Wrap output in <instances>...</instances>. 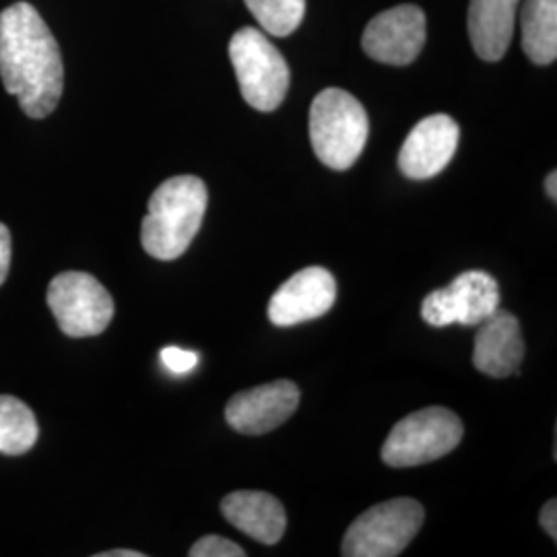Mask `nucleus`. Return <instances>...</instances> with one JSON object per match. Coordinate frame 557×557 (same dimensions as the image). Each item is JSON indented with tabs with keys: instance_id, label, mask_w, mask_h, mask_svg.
<instances>
[{
	"instance_id": "obj_1",
	"label": "nucleus",
	"mask_w": 557,
	"mask_h": 557,
	"mask_svg": "<svg viewBox=\"0 0 557 557\" xmlns=\"http://www.w3.org/2000/svg\"><path fill=\"white\" fill-rule=\"evenodd\" d=\"M0 79L29 119L50 116L64 89L59 41L29 2L0 13Z\"/></svg>"
},
{
	"instance_id": "obj_2",
	"label": "nucleus",
	"mask_w": 557,
	"mask_h": 557,
	"mask_svg": "<svg viewBox=\"0 0 557 557\" xmlns=\"http://www.w3.org/2000/svg\"><path fill=\"white\" fill-rule=\"evenodd\" d=\"M207 186L197 176L165 180L149 199L140 225V242L149 257L176 260L188 250L207 211Z\"/></svg>"
},
{
	"instance_id": "obj_3",
	"label": "nucleus",
	"mask_w": 557,
	"mask_h": 557,
	"mask_svg": "<svg viewBox=\"0 0 557 557\" xmlns=\"http://www.w3.org/2000/svg\"><path fill=\"white\" fill-rule=\"evenodd\" d=\"M370 135V120L351 94L331 87L320 91L310 108V140L326 168L345 172L359 156Z\"/></svg>"
},
{
	"instance_id": "obj_4",
	"label": "nucleus",
	"mask_w": 557,
	"mask_h": 557,
	"mask_svg": "<svg viewBox=\"0 0 557 557\" xmlns=\"http://www.w3.org/2000/svg\"><path fill=\"white\" fill-rule=\"evenodd\" d=\"M230 59L246 103L259 112L277 110L289 89V66L269 38L242 27L230 41Z\"/></svg>"
},
{
	"instance_id": "obj_5",
	"label": "nucleus",
	"mask_w": 557,
	"mask_h": 557,
	"mask_svg": "<svg viewBox=\"0 0 557 557\" xmlns=\"http://www.w3.org/2000/svg\"><path fill=\"white\" fill-rule=\"evenodd\" d=\"M465 434L457 413L428 407L400 419L382 446V460L393 469L419 467L450 455Z\"/></svg>"
},
{
	"instance_id": "obj_6",
	"label": "nucleus",
	"mask_w": 557,
	"mask_h": 557,
	"mask_svg": "<svg viewBox=\"0 0 557 557\" xmlns=\"http://www.w3.org/2000/svg\"><path fill=\"white\" fill-rule=\"evenodd\" d=\"M418 499L395 498L376 504L351 522L343 539L345 557H397L418 537L423 524Z\"/></svg>"
},
{
	"instance_id": "obj_7",
	"label": "nucleus",
	"mask_w": 557,
	"mask_h": 557,
	"mask_svg": "<svg viewBox=\"0 0 557 557\" xmlns=\"http://www.w3.org/2000/svg\"><path fill=\"white\" fill-rule=\"evenodd\" d=\"M46 299L66 337H96L114 319V299L89 273H60L50 281Z\"/></svg>"
},
{
	"instance_id": "obj_8",
	"label": "nucleus",
	"mask_w": 557,
	"mask_h": 557,
	"mask_svg": "<svg viewBox=\"0 0 557 557\" xmlns=\"http://www.w3.org/2000/svg\"><path fill=\"white\" fill-rule=\"evenodd\" d=\"M499 308V285L483 271H467L421 304V319L432 326H478Z\"/></svg>"
},
{
	"instance_id": "obj_9",
	"label": "nucleus",
	"mask_w": 557,
	"mask_h": 557,
	"mask_svg": "<svg viewBox=\"0 0 557 557\" xmlns=\"http://www.w3.org/2000/svg\"><path fill=\"white\" fill-rule=\"evenodd\" d=\"M425 13L416 4H400L368 23L361 46L370 59L407 66L418 59L425 44Z\"/></svg>"
},
{
	"instance_id": "obj_10",
	"label": "nucleus",
	"mask_w": 557,
	"mask_h": 557,
	"mask_svg": "<svg viewBox=\"0 0 557 557\" xmlns=\"http://www.w3.org/2000/svg\"><path fill=\"white\" fill-rule=\"evenodd\" d=\"M298 405V386L292 380H275L230 398L225 419L238 434L262 436L292 418Z\"/></svg>"
},
{
	"instance_id": "obj_11",
	"label": "nucleus",
	"mask_w": 557,
	"mask_h": 557,
	"mask_svg": "<svg viewBox=\"0 0 557 557\" xmlns=\"http://www.w3.org/2000/svg\"><path fill=\"white\" fill-rule=\"evenodd\" d=\"M337 299V281L324 267L301 269L287 278L269 301V319L277 326H294L299 322L324 317Z\"/></svg>"
},
{
	"instance_id": "obj_12",
	"label": "nucleus",
	"mask_w": 557,
	"mask_h": 557,
	"mask_svg": "<svg viewBox=\"0 0 557 557\" xmlns=\"http://www.w3.org/2000/svg\"><path fill=\"white\" fill-rule=\"evenodd\" d=\"M460 128L448 114L421 120L398 151V168L411 180H428L453 161L457 153Z\"/></svg>"
},
{
	"instance_id": "obj_13",
	"label": "nucleus",
	"mask_w": 557,
	"mask_h": 557,
	"mask_svg": "<svg viewBox=\"0 0 557 557\" xmlns=\"http://www.w3.org/2000/svg\"><path fill=\"white\" fill-rule=\"evenodd\" d=\"M478 326L473 363L479 372L492 379L520 374L518 368L524 359V338L517 317L498 308Z\"/></svg>"
},
{
	"instance_id": "obj_14",
	"label": "nucleus",
	"mask_w": 557,
	"mask_h": 557,
	"mask_svg": "<svg viewBox=\"0 0 557 557\" xmlns=\"http://www.w3.org/2000/svg\"><path fill=\"white\" fill-rule=\"evenodd\" d=\"M221 512L232 527L262 545H275L287 529L283 504L264 492H234L221 502Z\"/></svg>"
},
{
	"instance_id": "obj_15",
	"label": "nucleus",
	"mask_w": 557,
	"mask_h": 557,
	"mask_svg": "<svg viewBox=\"0 0 557 557\" xmlns=\"http://www.w3.org/2000/svg\"><path fill=\"white\" fill-rule=\"evenodd\" d=\"M520 0H471L469 38L481 60L496 62L510 48Z\"/></svg>"
},
{
	"instance_id": "obj_16",
	"label": "nucleus",
	"mask_w": 557,
	"mask_h": 557,
	"mask_svg": "<svg viewBox=\"0 0 557 557\" xmlns=\"http://www.w3.org/2000/svg\"><path fill=\"white\" fill-rule=\"evenodd\" d=\"M522 50L535 64L557 59V0H527L520 15Z\"/></svg>"
},
{
	"instance_id": "obj_17",
	"label": "nucleus",
	"mask_w": 557,
	"mask_h": 557,
	"mask_svg": "<svg viewBox=\"0 0 557 557\" xmlns=\"http://www.w3.org/2000/svg\"><path fill=\"white\" fill-rule=\"evenodd\" d=\"M40 436L34 411L11 395H0V455L21 457L29 453Z\"/></svg>"
},
{
	"instance_id": "obj_18",
	"label": "nucleus",
	"mask_w": 557,
	"mask_h": 557,
	"mask_svg": "<svg viewBox=\"0 0 557 557\" xmlns=\"http://www.w3.org/2000/svg\"><path fill=\"white\" fill-rule=\"evenodd\" d=\"M260 27L277 38L292 36L306 15V0H244Z\"/></svg>"
},
{
	"instance_id": "obj_19",
	"label": "nucleus",
	"mask_w": 557,
	"mask_h": 557,
	"mask_svg": "<svg viewBox=\"0 0 557 557\" xmlns=\"http://www.w3.org/2000/svg\"><path fill=\"white\" fill-rule=\"evenodd\" d=\"M190 557H244L246 552L230 539L220 535H207L199 539L193 549L188 552Z\"/></svg>"
},
{
	"instance_id": "obj_20",
	"label": "nucleus",
	"mask_w": 557,
	"mask_h": 557,
	"mask_svg": "<svg viewBox=\"0 0 557 557\" xmlns=\"http://www.w3.org/2000/svg\"><path fill=\"white\" fill-rule=\"evenodd\" d=\"M161 361L174 374H188L199 366V356L195 351L180 349V347H163Z\"/></svg>"
},
{
	"instance_id": "obj_21",
	"label": "nucleus",
	"mask_w": 557,
	"mask_h": 557,
	"mask_svg": "<svg viewBox=\"0 0 557 557\" xmlns=\"http://www.w3.org/2000/svg\"><path fill=\"white\" fill-rule=\"evenodd\" d=\"M11 269V232L4 223H0V285L7 281Z\"/></svg>"
},
{
	"instance_id": "obj_22",
	"label": "nucleus",
	"mask_w": 557,
	"mask_h": 557,
	"mask_svg": "<svg viewBox=\"0 0 557 557\" xmlns=\"http://www.w3.org/2000/svg\"><path fill=\"white\" fill-rule=\"evenodd\" d=\"M539 522L543 527V531L549 535V537L556 541L557 539V502L556 499H549L543 510H541V517Z\"/></svg>"
},
{
	"instance_id": "obj_23",
	"label": "nucleus",
	"mask_w": 557,
	"mask_h": 557,
	"mask_svg": "<svg viewBox=\"0 0 557 557\" xmlns=\"http://www.w3.org/2000/svg\"><path fill=\"white\" fill-rule=\"evenodd\" d=\"M145 554L135 552V549H112V552H103V554H96V557H143Z\"/></svg>"
},
{
	"instance_id": "obj_24",
	"label": "nucleus",
	"mask_w": 557,
	"mask_h": 557,
	"mask_svg": "<svg viewBox=\"0 0 557 557\" xmlns=\"http://www.w3.org/2000/svg\"><path fill=\"white\" fill-rule=\"evenodd\" d=\"M545 190H547V195H549V199L557 200V174L556 172H552L547 180H545Z\"/></svg>"
}]
</instances>
